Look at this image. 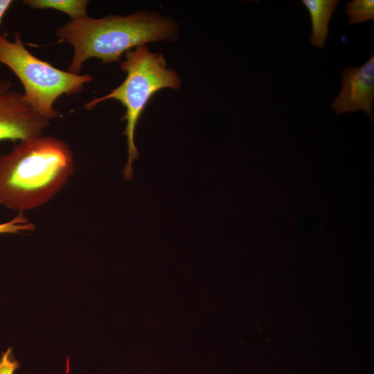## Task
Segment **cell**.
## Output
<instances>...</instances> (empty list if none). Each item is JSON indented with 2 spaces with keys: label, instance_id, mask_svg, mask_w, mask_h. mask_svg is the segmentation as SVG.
Here are the masks:
<instances>
[{
  "label": "cell",
  "instance_id": "cell-8",
  "mask_svg": "<svg viewBox=\"0 0 374 374\" xmlns=\"http://www.w3.org/2000/svg\"><path fill=\"white\" fill-rule=\"evenodd\" d=\"M33 9H53L67 14L71 19H75L87 16V8L89 1L87 0H25L23 1Z\"/></svg>",
  "mask_w": 374,
  "mask_h": 374
},
{
  "label": "cell",
  "instance_id": "cell-3",
  "mask_svg": "<svg viewBox=\"0 0 374 374\" xmlns=\"http://www.w3.org/2000/svg\"><path fill=\"white\" fill-rule=\"evenodd\" d=\"M121 69L126 73L124 81L108 94L95 98L84 107L91 109L100 103L114 99L125 108L123 120L126 121L124 134L127 145V162L123 170L125 179L133 176L132 163L138 157L134 132L138 121L152 96L164 88L178 89L180 79L177 73L166 67L163 55L151 52L146 45L126 52Z\"/></svg>",
  "mask_w": 374,
  "mask_h": 374
},
{
  "label": "cell",
  "instance_id": "cell-11",
  "mask_svg": "<svg viewBox=\"0 0 374 374\" xmlns=\"http://www.w3.org/2000/svg\"><path fill=\"white\" fill-rule=\"evenodd\" d=\"M12 349L10 348L3 353L0 358V374H14L19 364L12 356Z\"/></svg>",
  "mask_w": 374,
  "mask_h": 374
},
{
  "label": "cell",
  "instance_id": "cell-6",
  "mask_svg": "<svg viewBox=\"0 0 374 374\" xmlns=\"http://www.w3.org/2000/svg\"><path fill=\"white\" fill-rule=\"evenodd\" d=\"M342 86L331 105L336 114L364 111L373 120L374 55L361 66H348L343 69Z\"/></svg>",
  "mask_w": 374,
  "mask_h": 374
},
{
  "label": "cell",
  "instance_id": "cell-10",
  "mask_svg": "<svg viewBox=\"0 0 374 374\" xmlns=\"http://www.w3.org/2000/svg\"><path fill=\"white\" fill-rule=\"evenodd\" d=\"M23 214L19 213L10 220L0 223V234L35 230V225L30 222Z\"/></svg>",
  "mask_w": 374,
  "mask_h": 374
},
{
  "label": "cell",
  "instance_id": "cell-1",
  "mask_svg": "<svg viewBox=\"0 0 374 374\" xmlns=\"http://www.w3.org/2000/svg\"><path fill=\"white\" fill-rule=\"evenodd\" d=\"M69 145L51 136L19 141L0 156V204L23 213L51 200L75 170Z\"/></svg>",
  "mask_w": 374,
  "mask_h": 374
},
{
  "label": "cell",
  "instance_id": "cell-5",
  "mask_svg": "<svg viewBox=\"0 0 374 374\" xmlns=\"http://www.w3.org/2000/svg\"><path fill=\"white\" fill-rule=\"evenodd\" d=\"M50 121L37 113L13 89L9 80L0 81V141L24 140L42 135Z\"/></svg>",
  "mask_w": 374,
  "mask_h": 374
},
{
  "label": "cell",
  "instance_id": "cell-12",
  "mask_svg": "<svg viewBox=\"0 0 374 374\" xmlns=\"http://www.w3.org/2000/svg\"><path fill=\"white\" fill-rule=\"evenodd\" d=\"M12 0H0V25L2 24V20L5 13L13 3Z\"/></svg>",
  "mask_w": 374,
  "mask_h": 374
},
{
  "label": "cell",
  "instance_id": "cell-9",
  "mask_svg": "<svg viewBox=\"0 0 374 374\" xmlns=\"http://www.w3.org/2000/svg\"><path fill=\"white\" fill-rule=\"evenodd\" d=\"M349 25L374 19L373 0H353L346 3L345 10Z\"/></svg>",
  "mask_w": 374,
  "mask_h": 374
},
{
  "label": "cell",
  "instance_id": "cell-4",
  "mask_svg": "<svg viewBox=\"0 0 374 374\" xmlns=\"http://www.w3.org/2000/svg\"><path fill=\"white\" fill-rule=\"evenodd\" d=\"M0 63L21 82L24 100L49 121L59 115L54 107L57 98L81 92L84 84L93 80L89 74L71 73L35 57L25 47L17 31L13 41L0 34Z\"/></svg>",
  "mask_w": 374,
  "mask_h": 374
},
{
  "label": "cell",
  "instance_id": "cell-7",
  "mask_svg": "<svg viewBox=\"0 0 374 374\" xmlns=\"http://www.w3.org/2000/svg\"><path fill=\"white\" fill-rule=\"evenodd\" d=\"M312 21L310 42L319 48L325 46L329 32V21L339 3L338 0H302Z\"/></svg>",
  "mask_w": 374,
  "mask_h": 374
},
{
  "label": "cell",
  "instance_id": "cell-2",
  "mask_svg": "<svg viewBox=\"0 0 374 374\" xmlns=\"http://www.w3.org/2000/svg\"><path fill=\"white\" fill-rule=\"evenodd\" d=\"M176 25L170 20L140 12L126 16L71 19L60 26L55 35L73 48L66 71L80 74L83 63L89 58H98L104 64L118 62L131 48L170 40L176 36Z\"/></svg>",
  "mask_w": 374,
  "mask_h": 374
}]
</instances>
